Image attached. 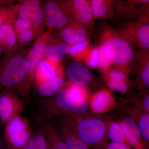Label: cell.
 <instances>
[{
	"label": "cell",
	"mask_w": 149,
	"mask_h": 149,
	"mask_svg": "<svg viewBox=\"0 0 149 149\" xmlns=\"http://www.w3.org/2000/svg\"><path fill=\"white\" fill-rule=\"evenodd\" d=\"M61 120L90 149H102L108 141L106 116H99L89 113L64 116Z\"/></svg>",
	"instance_id": "obj_1"
},
{
	"label": "cell",
	"mask_w": 149,
	"mask_h": 149,
	"mask_svg": "<svg viewBox=\"0 0 149 149\" xmlns=\"http://www.w3.org/2000/svg\"><path fill=\"white\" fill-rule=\"evenodd\" d=\"M101 47L114 69L126 75L132 72L136 52L132 46L111 27H104L100 35Z\"/></svg>",
	"instance_id": "obj_2"
},
{
	"label": "cell",
	"mask_w": 149,
	"mask_h": 149,
	"mask_svg": "<svg viewBox=\"0 0 149 149\" xmlns=\"http://www.w3.org/2000/svg\"><path fill=\"white\" fill-rule=\"evenodd\" d=\"M89 90L83 86L65 82L63 88L50 100V110L56 115H80L90 113Z\"/></svg>",
	"instance_id": "obj_3"
},
{
	"label": "cell",
	"mask_w": 149,
	"mask_h": 149,
	"mask_svg": "<svg viewBox=\"0 0 149 149\" xmlns=\"http://www.w3.org/2000/svg\"><path fill=\"white\" fill-rule=\"evenodd\" d=\"M28 65L26 56L23 54H6L0 59V91L13 92L18 87L27 91Z\"/></svg>",
	"instance_id": "obj_4"
},
{
	"label": "cell",
	"mask_w": 149,
	"mask_h": 149,
	"mask_svg": "<svg viewBox=\"0 0 149 149\" xmlns=\"http://www.w3.org/2000/svg\"><path fill=\"white\" fill-rule=\"evenodd\" d=\"M127 99L118 98L108 88H102L90 93L88 100L89 111L92 114L105 116L122 108Z\"/></svg>",
	"instance_id": "obj_5"
},
{
	"label": "cell",
	"mask_w": 149,
	"mask_h": 149,
	"mask_svg": "<svg viewBox=\"0 0 149 149\" xmlns=\"http://www.w3.org/2000/svg\"><path fill=\"white\" fill-rule=\"evenodd\" d=\"M117 31L131 45L136 46L139 50L149 51V15L138 20L125 22Z\"/></svg>",
	"instance_id": "obj_6"
},
{
	"label": "cell",
	"mask_w": 149,
	"mask_h": 149,
	"mask_svg": "<svg viewBox=\"0 0 149 149\" xmlns=\"http://www.w3.org/2000/svg\"><path fill=\"white\" fill-rule=\"evenodd\" d=\"M32 135L29 122L20 115L15 116L5 125L4 139L10 149H23Z\"/></svg>",
	"instance_id": "obj_7"
},
{
	"label": "cell",
	"mask_w": 149,
	"mask_h": 149,
	"mask_svg": "<svg viewBox=\"0 0 149 149\" xmlns=\"http://www.w3.org/2000/svg\"><path fill=\"white\" fill-rule=\"evenodd\" d=\"M45 22L50 33L62 30L73 21L61 1H48L43 5Z\"/></svg>",
	"instance_id": "obj_8"
},
{
	"label": "cell",
	"mask_w": 149,
	"mask_h": 149,
	"mask_svg": "<svg viewBox=\"0 0 149 149\" xmlns=\"http://www.w3.org/2000/svg\"><path fill=\"white\" fill-rule=\"evenodd\" d=\"M110 115L120 124L132 149H149V145L144 140L138 125L128 115L121 110Z\"/></svg>",
	"instance_id": "obj_9"
},
{
	"label": "cell",
	"mask_w": 149,
	"mask_h": 149,
	"mask_svg": "<svg viewBox=\"0 0 149 149\" xmlns=\"http://www.w3.org/2000/svg\"><path fill=\"white\" fill-rule=\"evenodd\" d=\"M17 15L31 22L38 36L43 33L45 22L42 3L37 0H27L18 4Z\"/></svg>",
	"instance_id": "obj_10"
},
{
	"label": "cell",
	"mask_w": 149,
	"mask_h": 149,
	"mask_svg": "<svg viewBox=\"0 0 149 149\" xmlns=\"http://www.w3.org/2000/svg\"><path fill=\"white\" fill-rule=\"evenodd\" d=\"M65 8L72 21L84 28L93 26L94 17L91 1L72 0L63 1Z\"/></svg>",
	"instance_id": "obj_11"
},
{
	"label": "cell",
	"mask_w": 149,
	"mask_h": 149,
	"mask_svg": "<svg viewBox=\"0 0 149 149\" xmlns=\"http://www.w3.org/2000/svg\"><path fill=\"white\" fill-rule=\"evenodd\" d=\"M24 110L23 102L16 93L9 90L0 91V121L3 124L20 115Z\"/></svg>",
	"instance_id": "obj_12"
},
{
	"label": "cell",
	"mask_w": 149,
	"mask_h": 149,
	"mask_svg": "<svg viewBox=\"0 0 149 149\" xmlns=\"http://www.w3.org/2000/svg\"><path fill=\"white\" fill-rule=\"evenodd\" d=\"M132 72L133 83L138 92L149 90V51L139 50L136 52Z\"/></svg>",
	"instance_id": "obj_13"
},
{
	"label": "cell",
	"mask_w": 149,
	"mask_h": 149,
	"mask_svg": "<svg viewBox=\"0 0 149 149\" xmlns=\"http://www.w3.org/2000/svg\"><path fill=\"white\" fill-rule=\"evenodd\" d=\"M51 36V33L43 32L37 37L31 49L27 53V58L28 65L27 81L29 87L34 81L35 70L37 65L45 57L46 46Z\"/></svg>",
	"instance_id": "obj_14"
},
{
	"label": "cell",
	"mask_w": 149,
	"mask_h": 149,
	"mask_svg": "<svg viewBox=\"0 0 149 149\" xmlns=\"http://www.w3.org/2000/svg\"><path fill=\"white\" fill-rule=\"evenodd\" d=\"M149 4L148 0L120 1L117 2L115 11L128 21L138 20L149 15Z\"/></svg>",
	"instance_id": "obj_15"
},
{
	"label": "cell",
	"mask_w": 149,
	"mask_h": 149,
	"mask_svg": "<svg viewBox=\"0 0 149 149\" xmlns=\"http://www.w3.org/2000/svg\"><path fill=\"white\" fill-rule=\"evenodd\" d=\"M65 74L64 70L60 63L43 58L37 65L35 70L34 81L35 85H40Z\"/></svg>",
	"instance_id": "obj_16"
},
{
	"label": "cell",
	"mask_w": 149,
	"mask_h": 149,
	"mask_svg": "<svg viewBox=\"0 0 149 149\" xmlns=\"http://www.w3.org/2000/svg\"><path fill=\"white\" fill-rule=\"evenodd\" d=\"M68 82L86 87L93 85L95 77L90 70L80 61L72 63L66 70Z\"/></svg>",
	"instance_id": "obj_17"
},
{
	"label": "cell",
	"mask_w": 149,
	"mask_h": 149,
	"mask_svg": "<svg viewBox=\"0 0 149 149\" xmlns=\"http://www.w3.org/2000/svg\"><path fill=\"white\" fill-rule=\"evenodd\" d=\"M120 110L124 111L136 123L144 140L149 145V113L128 100Z\"/></svg>",
	"instance_id": "obj_18"
},
{
	"label": "cell",
	"mask_w": 149,
	"mask_h": 149,
	"mask_svg": "<svg viewBox=\"0 0 149 149\" xmlns=\"http://www.w3.org/2000/svg\"><path fill=\"white\" fill-rule=\"evenodd\" d=\"M14 19L6 23L0 28V45L3 49L6 54L15 53L18 48L17 38L14 28Z\"/></svg>",
	"instance_id": "obj_19"
},
{
	"label": "cell",
	"mask_w": 149,
	"mask_h": 149,
	"mask_svg": "<svg viewBox=\"0 0 149 149\" xmlns=\"http://www.w3.org/2000/svg\"><path fill=\"white\" fill-rule=\"evenodd\" d=\"M86 28L72 22L61 30V36L64 42L71 46L88 39Z\"/></svg>",
	"instance_id": "obj_20"
},
{
	"label": "cell",
	"mask_w": 149,
	"mask_h": 149,
	"mask_svg": "<svg viewBox=\"0 0 149 149\" xmlns=\"http://www.w3.org/2000/svg\"><path fill=\"white\" fill-rule=\"evenodd\" d=\"M69 46L63 42H56L51 36L45 51L44 58L54 62L60 63L65 56L68 54Z\"/></svg>",
	"instance_id": "obj_21"
},
{
	"label": "cell",
	"mask_w": 149,
	"mask_h": 149,
	"mask_svg": "<svg viewBox=\"0 0 149 149\" xmlns=\"http://www.w3.org/2000/svg\"><path fill=\"white\" fill-rule=\"evenodd\" d=\"M65 74H61L54 79L36 85L37 93L43 97H51L56 95L64 87Z\"/></svg>",
	"instance_id": "obj_22"
},
{
	"label": "cell",
	"mask_w": 149,
	"mask_h": 149,
	"mask_svg": "<svg viewBox=\"0 0 149 149\" xmlns=\"http://www.w3.org/2000/svg\"><path fill=\"white\" fill-rule=\"evenodd\" d=\"M68 149H91L72 133L61 120L56 126Z\"/></svg>",
	"instance_id": "obj_23"
},
{
	"label": "cell",
	"mask_w": 149,
	"mask_h": 149,
	"mask_svg": "<svg viewBox=\"0 0 149 149\" xmlns=\"http://www.w3.org/2000/svg\"><path fill=\"white\" fill-rule=\"evenodd\" d=\"M107 118V139L108 141L128 144L120 124L110 114ZM130 146V145H129Z\"/></svg>",
	"instance_id": "obj_24"
},
{
	"label": "cell",
	"mask_w": 149,
	"mask_h": 149,
	"mask_svg": "<svg viewBox=\"0 0 149 149\" xmlns=\"http://www.w3.org/2000/svg\"><path fill=\"white\" fill-rule=\"evenodd\" d=\"M107 87L113 92L120 93L126 97V99L130 100L133 97L134 86L133 81L128 77L122 80H104Z\"/></svg>",
	"instance_id": "obj_25"
},
{
	"label": "cell",
	"mask_w": 149,
	"mask_h": 149,
	"mask_svg": "<svg viewBox=\"0 0 149 149\" xmlns=\"http://www.w3.org/2000/svg\"><path fill=\"white\" fill-rule=\"evenodd\" d=\"M44 128L47 138V149H68L56 127L47 125Z\"/></svg>",
	"instance_id": "obj_26"
},
{
	"label": "cell",
	"mask_w": 149,
	"mask_h": 149,
	"mask_svg": "<svg viewBox=\"0 0 149 149\" xmlns=\"http://www.w3.org/2000/svg\"><path fill=\"white\" fill-rule=\"evenodd\" d=\"M114 3V1L107 0L91 1L94 18L105 19L111 16L112 5Z\"/></svg>",
	"instance_id": "obj_27"
},
{
	"label": "cell",
	"mask_w": 149,
	"mask_h": 149,
	"mask_svg": "<svg viewBox=\"0 0 149 149\" xmlns=\"http://www.w3.org/2000/svg\"><path fill=\"white\" fill-rule=\"evenodd\" d=\"M47 138L45 128L32 135V138L23 149H47Z\"/></svg>",
	"instance_id": "obj_28"
},
{
	"label": "cell",
	"mask_w": 149,
	"mask_h": 149,
	"mask_svg": "<svg viewBox=\"0 0 149 149\" xmlns=\"http://www.w3.org/2000/svg\"><path fill=\"white\" fill-rule=\"evenodd\" d=\"M18 4L0 7V28L16 17Z\"/></svg>",
	"instance_id": "obj_29"
},
{
	"label": "cell",
	"mask_w": 149,
	"mask_h": 149,
	"mask_svg": "<svg viewBox=\"0 0 149 149\" xmlns=\"http://www.w3.org/2000/svg\"><path fill=\"white\" fill-rule=\"evenodd\" d=\"M128 100L132 102L144 111L149 113V90L138 92L137 94H134L131 99Z\"/></svg>",
	"instance_id": "obj_30"
},
{
	"label": "cell",
	"mask_w": 149,
	"mask_h": 149,
	"mask_svg": "<svg viewBox=\"0 0 149 149\" xmlns=\"http://www.w3.org/2000/svg\"><path fill=\"white\" fill-rule=\"evenodd\" d=\"M18 48L24 46L39 36L34 28L27 29L16 34Z\"/></svg>",
	"instance_id": "obj_31"
},
{
	"label": "cell",
	"mask_w": 149,
	"mask_h": 149,
	"mask_svg": "<svg viewBox=\"0 0 149 149\" xmlns=\"http://www.w3.org/2000/svg\"><path fill=\"white\" fill-rule=\"evenodd\" d=\"M89 41L87 40L69 46L68 54L78 60L81 58L84 51L87 48Z\"/></svg>",
	"instance_id": "obj_32"
},
{
	"label": "cell",
	"mask_w": 149,
	"mask_h": 149,
	"mask_svg": "<svg viewBox=\"0 0 149 149\" xmlns=\"http://www.w3.org/2000/svg\"><path fill=\"white\" fill-rule=\"evenodd\" d=\"M98 58L97 68L100 70L103 73L106 72L110 69L111 65L109 60L107 57L101 47L99 46Z\"/></svg>",
	"instance_id": "obj_33"
},
{
	"label": "cell",
	"mask_w": 149,
	"mask_h": 149,
	"mask_svg": "<svg viewBox=\"0 0 149 149\" xmlns=\"http://www.w3.org/2000/svg\"><path fill=\"white\" fill-rule=\"evenodd\" d=\"M13 25L16 34L24 30L33 28V25L30 21L18 16L15 17Z\"/></svg>",
	"instance_id": "obj_34"
},
{
	"label": "cell",
	"mask_w": 149,
	"mask_h": 149,
	"mask_svg": "<svg viewBox=\"0 0 149 149\" xmlns=\"http://www.w3.org/2000/svg\"><path fill=\"white\" fill-rule=\"evenodd\" d=\"M98 58V48H95L90 52L88 58L87 59V63L88 66L92 68H97Z\"/></svg>",
	"instance_id": "obj_35"
},
{
	"label": "cell",
	"mask_w": 149,
	"mask_h": 149,
	"mask_svg": "<svg viewBox=\"0 0 149 149\" xmlns=\"http://www.w3.org/2000/svg\"><path fill=\"white\" fill-rule=\"evenodd\" d=\"M102 149H133L128 144L108 141Z\"/></svg>",
	"instance_id": "obj_36"
},
{
	"label": "cell",
	"mask_w": 149,
	"mask_h": 149,
	"mask_svg": "<svg viewBox=\"0 0 149 149\" xmlns=\"http://www.w3.org/2000/svg\"><path fill=\"white\" fill-rule=\"evenodd\" d=\"M13 1H8V0H0V7L4 6L10 5L12 4Z\"/></svg>",
	"instance_id": "obj_37"
},
{
	"label": "cell",
	"mask_w": 149,
	"mask_h": 149,
	"mask_svg": "<svg viewBox=\"0 0 149 149\" xmlns=\"http://www.w3.org/2000/svg\"><path fill=\"white\" fill-rule=\"evenodd\" d=\"M3 141L2 136L0 134V149H3Z\"/></svg>",
	"instance_id": "obj_38"
},
{
	"label": "cell",
	"mask_w": 149,
	"mask_h": 149,
	"mask_svg": "<svg viewBox=\"0 0 149 149\" xmlns=\"http://www.w3.org/2000/svg\"><path fill=\"white\" fill-rule=\"evenodd\" d=\"M3 51H4L3 49L1 46L0 45V58L1 57V56L2 54Z\"/></svg>",
	"instance_id": "obj_39"
}]
</instances>
